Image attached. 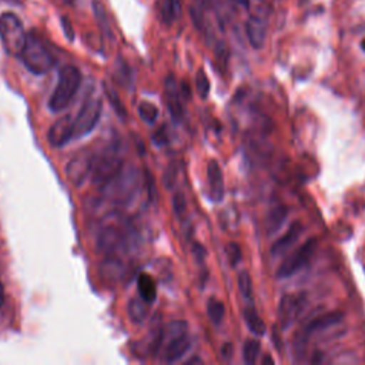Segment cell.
<instances>
[{
	"label": "cell",
	"instance_id": "26",
	"mask_svg": "<svg viewBox=\"0 0 365 365\" xmlns=\"http://www.w3.org/2000/svg\"><path fill=\"white\" fill-rule=\"evenodd\" d=\"M114 77L121 83V84H124V86H130V83H131V70H130V67L121 60V58H118L117 60V63H115V68H114Z\"/></svg>",
	"mask_w": 365,
	"mask_h": 365
},
{
	"label": "cell",
	"instance_id": "39",
	"mask_svg": "<svg viewBox=\"0 0 365 365\" xmlns=\"http://www.w3.org/2000/svg\"><path fill=\"white\" fill-rule=\"evenodd\" d=\"M361 48H362V51H365V38H362V41H361Z\"/></svg>",
	"mask_w": 365,
	"mask_h": 365
},
{
	"label": "cell",
	"instance_id": "17",
	"mask_svg": "<svg viewBox=\"0 0 365 365\" xmlns=\"http://www.w3.org/2000/svg\"><path fill=\"white\" fill-rule=\"evenodd\" d=\"M207 182L208 195L214 202H220L224 197V178L222 171L217 160H210L207 165Z\"/></svg>",
	"mask_w": 365,
	"mask_h": 365
},
{
	"label": "cell",
	"instance_id": "27",
	"mask_svg": "<svg viewBox=\"0 0 365 365\" xmlns=\"http://www.w3.org/2000/svg\"><path fill=\"white\" fill-rule=\"evenodd\" d=\"M195 86H197V93L201 98H207L210 93V80L204 70H198L197 77H195Z\"/></svg>",
	"mask_w": 365,
	"mask_h": 365
},
{
	"label": "cell",
	"instance_id": "6",
	"mask_svg": "<svg viewBox=\"0 0 365 365\" xmlns=\"http://www.w3.org/2000/svg\"><path fill=\"white\" fill-rule=\"evenodd\" d=\"M0 40L10 56H21L27 43V34L21 20L11 11L0 16Z\"/></svg>",
	"mask_w": 365,
	"mask_h": 365
},
{
	"label": "cell",
	"instance_id": "33",
	"mask_svg": "<svg viewBox=\"0 0 365 365\" xmlns=\"http://www.w3.org/2000/svg\"><path fill=\"white\" fill-rule=\"evenodd\" d=\"M104 88H106V93H107L108 100L111 101V104H113V106H114V108L117 110L118 115H120V114H121V115H124V114H125V110H124V107H123V104H121L120 98L115 96L114 90H113V88H110V87H107V86H104Z\"/></svg>",
	"mask_w": 365,
	"mask_h": 365
},
{
	"label": "cell",
	"instance_id": "37",
	"mask_svg": "<svg viewBox=\"0 0 365 365\" xmlns=\"http://www.w3.org/2000/svg\"><path fill=\"white\" fill-rule=\"evenodd\" d=\"M4 304V288H3V285H1V282H0V307Z\"/></svg>",
	"mask_w": 365,
	"mask_h": 365
},
{
	"label": "cell",
	"instance_id": "24",
	"mask_svg": "<svg viewBox=\"0 0 365 365\" xmlns=\"http://www.w3.org/2000/svg\"><path fill=\"white\" fill-rule=\"evenodd\" d=\"M181 4L180 0H164L161 6V17L165 23H173L175 19L180 17Z\"/></svg>",
	"mask_w": 365,
	"mask_h": 365
},
{
	"label": "cell",
	"instance_id": "14",
	"mask_svg": "<svg viewBox=\"0 0 365 365\" xmlns=\"http://www.w3.org/2000/svg\"><path fill=\"white\" fill-rule=\"evenodd\" d=\"M71 138H74V118L71 115L60 117L48 128L47 141L54 148L64 147Z\"/></svg>",
	"mask_w": 365,
	"mask_h": 365
},
{
	"label": "cell",
	"instance_id": "9",
	"mask_svg": "<svg viewBox=\"0 0 365 365\" xmlns=\"http://www.w3.org/2000/svg\"><path fill=\"white\" fill-rule=\"evenodd\" d=\"M103 110L100 97L90 96L81 106L78 114L74 118V138L87 135L97 125Z\"/></svg>",
	"mask_w": 365,
	"mask_h": 365
},
{
	"label": "cell",
	"instance_id": "10",
	"mask_svg": "<svg viewBox=\"0 0 365 365\" xmlns=\"http://www.w3.org/2000/svg\"><path fill=\"white\" fill-rule=\"evenodd\" d=\"M342 315L339 312H327V314H321L318 317L311 318L298 332L297 338H295V348L297 352H301L305 348L307 341L317 332V331H324L327 328H332L335 327L338 322H341Z\"/></svg>",
	"mask_w": 365,
	"mask_h": 365
},
{
	"label": "cell",
	"instance_id": "25",
	"mask_svg": "<svg viewBox=\"0 0 365 365\" xmlns=\"http://www.w3.org/2000/svg\"><path fill=\"white\" fill-rule=\"evenodd\" d=\"M138 115L147 124H154L158 118V108L150 101H141L138 104Z\"/></svg>",
	"mask_w": 365,
	"mask_h": 365
},
{
	"label": "cell",
	"instance_id": "32",
	"mask_svg": "<svg viewBox=\"0 0 365 365\" xmlns=\"http://www.w3.org/2000/svg\"><path fill=\"white\" fill-rule=\"evenodd\" d=\"M285 215H287V210H284V208L275 210L274 214L268 217V221H269L268 227H269V230H277L279 227V224L284 221Z\"/></svg>",
	"mask_w": 365,
	"mask_h": 365
},
{
	"label": "cell",
	"instance_id": "7",
	"mask_svg": "<svg viewBox=\"0 0 365 365\" xmlns=\"http://www.w3.org/2000/svg\"><path fill=\"white\" fill-rule=\"evenodd\" d=\"M20 57L26 68L33 74H44L54 64V58L50 50L36 34L27 36V43Z\"/></svg>",
	"mask_w": 365,
	"mask_h": 365
},
{
	"label": "cell",
	"instance_id": "18",
	"mask_svg": "<svg viewBox=\"0 0 365 365\" xmlns=\"http://www.w3.org/2000/svg\"><path fill=\"white\" fill-rule=\"evenodd\" d=\"M302 231H304V227H302L301 222L297 221V222L291 224V227L287 230V232H285L282 237H279V238L272 244V247H271V254H272V255H281V254L287 252L288 248H289L291 245H294V244L297 242V240L301 237Z\"/></svg>",
	"mask_w": 365,
	"mask_h": 365
},
{
	"label": "cell",
	"instance_id": "5",
	"mask_svg": "<svg viewBox=\"0 0 365 365\" xmlns=\"http://www.w3.org/2000/svg\"><path fill=\"white\" fill-rule=\"evenodd\" d=\"M124 167L120 147L117 144L107 145L101 153L94 155L91 168V181L94 185L103 187L113 180Z\"/></svg>",
	"mask_w": 365,
	"mask_h": 365
},
{
	"label": "cell",
	"instance_id": "13",
	"mask_svg": "<svg viewBox=\"0 0 365 365\" xmlns=\"http://www.w3.org/2000/svg\"><path fill=\"white\" fill-rule=\"evenodd\" d=\"M93 161H94V154L90 150L78 151L68 161L66 167V175L73 185L80 187L86 181V178L91 174Z\"/></svg>",
	"mask_w": 365,
	"mask_h": 365
},
{
	"label": "cell",
	"instance_id": "30",
	"mask_svg": "<svg viewBox=\"0 0 365 365\" xmlns=\"http://www.w3.org/2000/svg\"><path fill=\"white\" fill-rule=\"evenodd\" d=\"M225 252H227V258H228L231 267H235L242 258L241 248L237 242H228L227 247H225Z\"/></svg>",
	"mask_w": 365,
	"mask_h": 365
},
{
	"label": "cell",
	"instance_id": "22",
	"mask_svg": "<svg viewBox=\"0 0 365 365\" xmlns=\"http://www.w3.org/2000/svg\"><path fill=\"white\" fill-rule=\"evenodd\" d=\"M207 315L210 318V321L215 325H220L222 322V318L225 315V308H224V304L211 297L208 301H207Z\"/></svg>",
	"mask_w": 365,
	"mask_h": 365
},
{
	"label": "cell",
	"instance_id": "19",
	"mask_svg": "<svg viewBox=\"0 0 365 365\" xmlns=\"http://www.w3.org/2000/svg\"><path fill=\"white\" fill-rule=\"evenodd\" d=\"M138 295L148 304H153L157 297V288L154 279L148 274H140L137 277Z\"/></svg>",
	"mask_w": 365,
	"mask_h": 365
},
{
	"label": "cell",
	"instance_id": "31",
	"mask_svg": "<svg viewBox=\"0 0 365 365\" xmlns=\"http://www.w3.org/2000/svg\"><path fill=\"white\" fill-rule=\"evenodd\" d=\"M177 175H178V173H177V165H175L174 163H171V164L167 167V170H165V173H164V175H163L164 185L168 187V188H173L174 184H175V181H177Z\"/></svg>",
	"mask_w": 365,
	"mask_h": 365
},
{
	"label": "cell",
	"instance_id": "12",
	"mask_svg": "<svg viewBox=\"0 0 365 365\" xmlns=\"http://www.w3.org/2000/svg\"><path fill=\"white\" fill-rule=\"evenodd\" d=\"M245 33L250 44L255 50L264 47L268 33V11L265 9L259 7L251 13L245 23Z\"/></svg>",
	"mask_w": 365,
	"mask_h": 365
},
{
	"label": "cell",
	"instance_id": "3",
	"mask_svg": "<svg viewBox=\"0 0 365 365\" xmlns=\"http://www.w3.org/2000/svg\"><path fill=\"white\" fill-rule=\"evenodd\" d=\"M190 348V336L184 321H173L163 328L161 361L171 364L178 361Z\"/></svg>",
	"mask_w": 365,
	"mask_h": 365
},
{
	"label": "cell",
	"instance_id": "34",
	"mask_svg": "<svg viewBox=\"0 0 365 365\" xmlns=\"http://www.w3.org/2000/svg\"><path fill=\"white\" fill-rule=\"evenodd\" d=\"M61 24H63V27H64V33H66L67 38H68V40H73V38H74V31L71 30V24H70V21H68V19H67V17H61Z\"/></svg>",
	"mask_w": 365,
	"mask_h": 365
},
{
	"label": "cell",
	"instance_id": "16",
	"mask_svg": "<svg viewBox=\"0 0 365 365\" xmlns=\"http://www.w3.org/2000/svg\"><path fill=\"white\" fill-rule=\"evenodd\" d=\"M100 274L106 282L117 284V282H121L127 275V267L123 262L121 257L106 255V259L100 267Z\"/></svg>",
	"mask_w": 365,
	"mask_h": 365
},
{
	"label": "cell",
	"instance_id": "4",
	"mask_svg": "<svg viewBox=\"0 0 365 365\" xmlns=\"http://www.w3.org/2000/svg\"><path fill=\"white\" fill-rule=\"evenodd\" d=\"M81 84V73L74 66H66L58 73L56 88L48 100V108L53 113L63 111L76 96Z\"/></svg>",
	"mask_w": 365,
	"mask_h": 365
},
{
	"label": "cell",
	"instance_id": "15",
	"mask_svg": "<svg viewBox=\"0 0 365 365\" xmlns=\"http://www.w3.org/2000/svg\"><path fill=\"white\" fill-rule=\"evenodd\" d=\"M164 87H165V101H167V107L170 110V114H171L174 121L180 123L184 118V107L181 104L180 87H178L177 80L174 78V76L170 74L165 78Z\"/></svg>",
	"mask_w": 365,
	"mask_h": 365
},
{
	"label": "cell",
	"instance_id": "38",
	"mask_svg": "<svg viewBox=\"0 0 365 365\" xmlns=\"http://www.w3.org/2000/svg\"><path fill=\"white\" fill-rule=\"evenodd\" d=\"M192 362H202V361L198 359V358H192V359H190L187 364H192Z\"/></svg>",
	"mask_w": 365,
	"mask_h": 365
},
{
	"label": "cell",
	"instance_id": "28",
	"mask_svg": "<svg viewBox=\"0 0 365 365\" xmlns=\"http://www.w3.org/2000/svg\"><path fill=\"white\" fill-rule=\"evenodd\" d=\"M238 289L244 298H247V299L251 298L252 287H251V277H250L248 271H241L238 274Z\"/></svg>",
	"mask_w": 365,
	"mask_h": 365
},
{
	"label": "cell",
	"instance_id": "11",
	"mask_svg": "<svg viewBox=\"0 0 365 365\" xmlns=\"http://www.w3.org/2000/svg\"><path fill=\"white\" fill-rule=\"evenodd\" d=\"M307 304H308V299L302 292L285 294L281 298L279 307H278V318H279L281 327L282 328L291 327L304 312Z\"/></svg>",
	"mask_w": 365,
	"mask_h": 365
},
{
	"label": "cell",
	"instance_id": "21",
	"mask_svg": "<svg viewBox=\"0 0 365 365\" xmlns=\"http://www.w3.org/2000/svg\"><path fill=\"white\" fill-rule=\"evenodd\" d=\"M148 302H145L141 297L140 298H133L130 302H128V315L131 318V321L140 324L145 319L147 314H148V307H147Z\"/></svg>",
	"mask_w": 365,
	"mask_h": 365
},
{
	"label": "cell",
	"instance_id": "23",
	"mask_svg": "<svg viewBox=\"0 0 365 365\" xmlns=\"http://www.w3.org/2000/svg\"><path fill=\"white\" fill-rule=\"evenodd\" d=\"M261 352V344L258 339H247L242 346V358L244 362L248 365H252L257 362L258 355Z\"/></svg>",
	"mask_w": 365,
	"mask_h": 365
},
{
	"label": "cell",
	"instance_id": "29",
	"mask_svg": "<svg viewBox=\"0 0 365 365\" xmlns=\"http://www.w3.org/2000/svg\"><path fill=\"white\" fill-rule=\"evenodd\" d=\"M173 208H174V212L177 215V218L182 220L185 217V212H187V202H185V197L182 195V192H175L174 197H173Z\"/></svg>",
	"mask_w": 365,
	"mask_h": 365
},
{
	"label": "cell",
	"instance_id": "8",
	"mask_svg": "<svg viewBox=\"0 0 365 365\" xmlns=\"http://www.w3.org/2000/svg\"><path fill=\"white\" fill-rule=\"evenodd\" d=\"M317 248H318V240L315 237L307 240L304 244H301L292 254H289L284 259V262L278 267L275 277L279 279L292 277L295 272H298L311 261Z\"/></svg>",
	"mask_w": 365,
	"mask_h": 365
},
{
	"label": "cell",
	"instance_id": "36",
	"mask_svg": "<svg viewBox=\"0 0 365 365\" xmlns=\"http://www.w3.org/2000/svg\"><path fill=\"white\" fill-rule=\"evenodd\" d=\"M221 355H222L224 359H230L231 358V355H232V345L230 342L224 344V346L221 349Z\"/></svg>",
	"mask_w": 365,
	"mask_h": 365
},
{
	"label": "cell",
	"instance_id": "40",
	"mask_svg": "<svg viewBox=\"0 0 365 365\" xmlns=\"http://www.w3.org/2000/svg\"><path fill=\"white\" fill-rule=\"evenodd\" d=\"M262 362H271V364H272V362H274V361H272V359H271V358H269V356H265V359H264V361H262Z\"/></svg>",
	"mask_w": 365,
	"mask_h": 365
},
{
	"label": "cell",
	"instance_id": "2",
	"mask_svg": "<svg viewBox=\"0 0 365 365\" xmlns=\"http://www.w3.org/2000/svg\"><path fill=\"white\" fill-rule=\"evenodd\" d=\"M143 181L144 178L141 173L134 165L123 167L121 171L113 180H110L106 185L101 187V201L113 205H124L133 201Z\"/></svg>",
	"mask_w": 365,
	"mask_h": 365
},
{
	"label": "cell",
	"instance_id": "35",
	"mask_svg": "<svg viewBox=\"0 0 365 365\" xmlns=\"http://www.w3.org/2000/svg\"><path fill=\"white\" fill-rule=\"evenodd\" d=\"M153 140L157 144H165L167 143V134H164V130H158V133H155L153 135Z\"/></svg>",
	"mask_w": 365,
	"mask_h": 365
},
{
	"label": "cell",
	"instance_id": "20",
	"mask_svg": "<svg viewBox=\"0 0 365 365\" xmlns=\"http://www.w3.org/2000/svg\"><path fill=\"white\" fill-rule=\"evenodd\" d=\"M242 314H244V321H245L248 329H250L252 334H255V335H258V336H261V335L265 334L267 327H265L262 318L259 317V314L257 312V309L254 308V305H247V307L244 308Z\"/></svg>",
	"mask_w": 365,
	"mask_h": 365
},
{
	"label": "cell",
	"instance_id": "1",
	"mask_svg": "<svg viewBox=\"0 0 365 365\" xmlns=\"http://www.w3.org/2000/svg\"><path fill=\"white\" fill-rule=\"evenodd\" d=\"M135 245L137 235L128 222H110L106 217V221L97 234V248L103 254L121 257L128 254Z\"/></svg>",
	"mask_w": 365,
	"mask_h": 365
}]
</instances>
